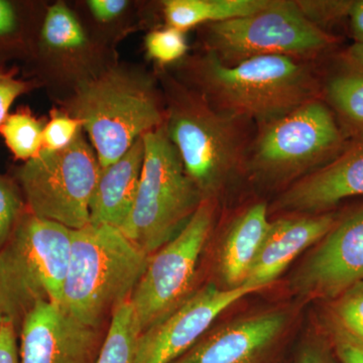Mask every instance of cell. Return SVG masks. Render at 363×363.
<instances>
[{"label": "cell", "mask_w": 363, "mask_h": 363, "mask_svg": "<svg viewBox=\"0 0 363 363\" xmlns=\"http://www.w3.org/2000/svg\"><path fill=\"white\" fill-rule=\"evenodd\" d=\"M189 72L195 90L215 109L260 126L318 99L311 69L291 57H257L227 66L207 52L192 60Z\"/></svg>", "instance_id": "obj_1"}, {"label": "cell", "mask_w": 363, "mask_h": 363, "mask_svg": "<svg viewBox=\"0 0 363 363\" xmlns=\"http://www.w3.org/2000/svg\"><path fill=\"white\" fill-rule=\"evenodd\" d=\"M150 259L116 227L89 223L72 230L60 306L82 323L108 327L117 310L130 302Z\"/></svg>", "instance_id": "obj_2"}, {"label": "cell", "mask_w": 363, "mask_h": 363, "mask_svg": "<svg viewBox=\"0 0 363 363\" xmlns=\"http://www.w3.org/2000/svg\"><path fill=\"white\" fill-rule=\"evenodd\" d=\"M167 90V133L203 198L214 199L227 182L247 169V123L217 111L195 89L172 81Z\"/></svg>", "instance_id": "obj_3"}, {"label": "cell", "mask_w": 363, "mask_h": 363, "mask_svg": "<svg viewBox=\"0 0 363 363\" xmlns=\"http://www.w3.org/2000/svg\"><path fill=\"white\" fill-rule=\"evenodd\" d=\"M69 111L87 131L101 168L118 161L138 138L166 118L152 80L123 69L81 83Z\"/></svg>", "instance_id": "obj_4"}, {"label": "cell", "mask_w": 363, "mask_h": 363, "mask_svg": "<svg viewBox=\"0 0 363 363\" xmlns=\"http://www.w3.org/2000/svg\"><path fill=\"white\" fill-rule=\"evenodd\" d=\"M72 230L26 210L0 250V309L16 333L40 303L61 305Z\"/></svg>", "instance_id": "obj_5"}, {"label": "cell", "mask_w": 363, "mask_h": 363, "mask_svg": "<svg viewBox=\"0 0 363 363\" xmlns=\"http://www.w3.org/2000/svg\"><path fill=\"white\" fill-rule=\"evenodd\" d=\"M143 138L145 161L140 186L121 231L152 257L187 225L204 198L186 173L164 124Z\"/></svg>", "instance_id": "obj_6"}, {"label": "cell", "mask_w": 363, "mask_h": 363, "mask_svg": "<svg viewBox=\"0 0 363 363\" xmlns=\"http://www.w3.org/2000/svg\"><path fill=\"white\" fill-rule=\"evenodd\" d=\"M100 171L96 152L80 133L65 149L40 150L18 169L14 180L30 213L77 230L90 223Z\"/></svg>", "instance_id": "obj_7"}, {"label": "cell", "mask_w": 363, "mask_h": 363, "mask_svg": "<svg viewBox=\"0 0 363 363\" xmlns=\"http://www.w3.org/2000/svg\"><path fill=\"white\" fill-rule=\"evenodd\" d=\"M205 42L208 52L234 66L257 57L306 58L330 47L332 38L308 21L296 1L272 0L252 16L208 26Z\"/></svg>", "instance_id": "obj_8"}, {"label": "cell", "mask_w": 363, "mask_h": 363, "mask_svg": "<svg viewBox=\"0 0 363 363\" xmlns=\"http://www.w3.org/2000/svg\"><path fill=\"white\" fill-rule=\"evenodd\" d=\"M342 145L330 109L312 100L260 126L250 145L247 169L264 180H292L335 156Z\"/></svg>", "instance_id": "obj_9"}, {"label": "cell", "mask_w": 363, "mask_h": 363, "mask_svg": "<svg viewBox=\"0 0 363 363\" xmlns=\"http://www.w3.org/2000/svg\"><path fill=\"white\" fill-rule=\"evenodd\" d=\"M215 210L214 199L203 200L181 233L150 257L130 298L142 333L195 293L198 264L211 234Z\"/></svg>", "instance_id": "obj_10"}, {"label": "cell", "mask_w": 363, "mask_h": 363, "mask_svg": "<svg viewBox=\"0 0 363 363\" xmlns=\"http://www.w3.org/2000/svg\"><path fill=\"white\" fill-rule=\"evenodd\" d=\"M295 311L277 307L210 329L173 363H281Z\"/></svg>", "instance_id": "obj_11"}, {"label": "cell", "mask_w": 363, "mask_h": 363, "mask_svg": "<svg viewBox=\"0 0 363 363\" xmlns=\"http://www.w3.org/2000/svg\"><path fill=\"white\" fill-rule=\"evenodd\" d=\"M259 292L248 286L208 284L159 323L140 333L133 363H173L207 333L222 313L240 298Z\"/></svg>", "instance_id": "obj_12"}, {"label": "cell", "mask_w": 363, "mask_h": 363, "mask_svg": "<svg viewBox=\"0 0 363 363\" xmlns=\"http://www.w3.org/2000/svg\"><path fill=\"white\" fill-rule=\"evenodd\" d=\"M108 327H91L60 305L40 303L18 332L20 362L97 363Z\"/></svg>", "instance_id": "obj_13"}, {"label": "cell", "mask_w": 363, "mask_h": 363, "mask_svg": "<svg viewBox=\"0 0 363 363\" xmlns=\"http://www.w3.org/2000/svg\"><path fill=\"white\" fill-rule=\"evenodd\" d=\"M363 281V209L336 223L298 269L293 286L306 298L334 300Z\"/></svg>", "instance_id": "obj_14"}, {"label": "cell", "mask_w": 363, "mask_h": 363, "mask_svg": "<svg viewBox=\"0 0 363 363\" xmlns=\"http://www.w3.org/2000/svg\"><path fill=\"white\" fill-rule=\"evenodd\" d=\"M363 195V143L353 145L336 159L301 178L277 200V210L315 213L339 202Z\"/></svg>", "instance_id": "obj_15"}, {"label": "cell", "mask_w": 363, "mask_h": 363, "mask_svg": "<svg viewBox=\"0 0 363 363\" xmlns=\"http://www.w3.org/2000/svg\"><path fill=\"white\" fill-rule=\"evenodd\" d=\"M335 224V219L331 215L279 218L272 221L243 286L264 290L274 283L301 253L323 240Z\"/></svg>", "instance_id": "obj_16"}, {"label": "cell", "mask_w": 363, "mask_h": 363, "mask_svg": "<svg viewBox=\"0 0 363 363\" xmlns=\"http://www.w3.org/2000/svg\"><path fill=\"white\" fill-rule=\"evenodd\" d=\"M145 161V143L138 138L118 161L101 168L90 202V223L123 228L135 205Z\"/></svg>", "instance_id": "obj_17"}, {"label": "cell", "mask_w": 363, "mask_h": 363, "mask_svg": "<svg viewBox=\"0 0 363 363\" xmlns=\"http://www.w3.org/2000/svg\"><path fill=\"white\" fill-rule=\"evenodd\" d=\"M271 221L266 204L248 208L233 222L219 255V272L226 288L243 286L257 259Z\"/></svg>", "instance_id": "obj_18"}, {"label": "cell", "mask_w": 363, "mask_h": 363, "mask_svg": "<svg viewBox=\"0 0 363 363\" xmlns=\"http://www.w3.org/2000/svg\"><path fill=\"white\" fill-rule=\"evenodd\" d=\"M272 0H167L164 13L172 28L185 32L201 23H218L262 11Z\"/></svg>", "instance_id": "obj_19"}, {"label": "cell", "mask_w": 363, "mask_h": 363, "mask_svg": "<svg viewBox=\"0 0 363 363\" xmlns=\"http://www.w3.org/2000/svg\"><path fill=\"white\" fill-rule=\"evenodd\" d=\"M328 325L335 345H346L363 354V281L334 298Z\"/></svg>", "instance_id": "obj_20"}, {"label": "cell", "mask_w": 363, "mask_h": 363, "mask_svg": "<svg viewBox=\"0 0 363 363\" xmlns=\"http://www.w3.org/2000/svg\"><path fill=\"white\" fill-rule=\"evenodd\" d=\"M140 333L130 301L121 306L112 317L97 363H133Z\"/></svg>", "instance_id": "obj_21"}, {"label": "cell", "mask_w": 363, "mask_h": 363, "mask_svg": "<svg viewBox=\"0 0 363 363\" xmlns=\"http://www.w3.org/2000/svg\"><path fill=\"white\" fill-rule=\"evenodd\" d=\"M327 96L343 123L363 136V71L354 68L332 78Z\"/></svg>", "instance_id": "obj_22"}, {"label": "cell", "mask_w": 363, "mask_h": 363, "mask_svg": "<svg viewBox=\"0 0 363 363\" xmlns=\"http://www.w3.org/2000/svg\"><path fill=\"white\" fill-rule=\"evenodd\" d=\"M45 125L28 111H20L6 117L0 126L9 149L16 159L28 161L43 150Z\"/></svg>", "instance_id": "obj_23"}, {"label": "cell", "mask_w": 363, "mask_h": 363, "mask_svg": "<svg viewBox=\"0 0 363 363\" xmlns=\"http://www.w3.org/2000/svg\"><path fill=\"white\" fill-rule=\"evenodd\" d=\"M42 38L50 48L57 50L79 49L86 43L82 26L70 9L61 4L48 9Z\"/></svg>", "instance_id": "obj_24"}, {"label": "cell", "mask_w": 363, "mask_h": 363, "mask_svg": "<svg viewBox=\"0 0 363 363\" xmlns=\"http://www.w3.org/2000/svg\"><path fill=\"white\" fill-rule=\"evenodd\" d=\"M26 210L18 184L11 177L0 174V250L13 235Z\"/></svg>", "instance_id": "obj_25"}, {"label": "cell", "mask_w": 363, "mask_h": 363, "mask_svg": "<svg viewBox=\"0 0 363 363\" xmlns=\"http://www.w3.org/2000/svg\"><path fill=\"white\" fill-rule=\"evenodd\" d=\"M145 49L150 58L162 64L172 63L188 51L185 32L169 26L154 30L145 38Z\"/></svg>", "instance_id": "obj_26"}, {"label": "cell", "mask_w": 363, "mask_h": 363, "mask_svg": "<svg viewBox=\"0 0 363 363\" xmlns=\"http://www.w3.org/2000/svg\"><path fill=\"white\" fill-rule=\"evenodd\" d=\"M82 123L75 117L52 114L45 124L43 133V149L58 150L65 149L81 133Z\"/></svg>", "instance_id": "obj_27"}, {"label": "cell", "mask_w": 363, "mask_h": 363, "mask_svg": "<svg viewBox=\"0 0 363 363\" xmlns=\"http://www.w3.org/2000/svg\"><path fill=\"white\" fill-rule=\"evenodd\" d=\"M294 363H340L330 341L317 332H308L296 348Z\"/></svg>", "instance_id": "obj_28"}, {"label": "cell", "mask_w": 363, "mask_h": 363, "mask_svg": "<svg viewBox=\"0 0 363 363\" xmlns=\"http://www.w3.org/2000/svg\"><path fill=\"white\" fill-rule=\"evenodd\" d=\"M308 21L318 28L337 21L350 13L352 1L341 0H300L296 1Z\"/></svg>", "instance_id": "obj_29"}, {"label": "cell", "mask_w": 363, "mask_h": 363, "mask_svg": "<svg viewBox=\"0 0 363 363\" xmlns=\"http://www.w3.org/2000/svg\"><path fill=\"white\" fill-rule=\"evenodd\" d=\"M30 83L14 77L9 73L0 69V126L9 116V111L13 102L21 95L30 89Z\"/></svg>", "instance_id": "obj_30"}, {"label": "cell", "mask_w": 363, "mask_h": 363, "mask_svg": "<svg viewBox=\"0 0 363 363\" xmlns=\"http://www.w3.org/2000/svg\"><path fill=\"white\" fill-rule=\"evenodd\" d=\"M0 363H21L18 335L6 320L0 330Z\"/></svg>", "instance_id": "obj_31"}, {"label": "cell", "mask_w": 363, "mask_h": 363, "mask_svg": "<svg viewBox=\"0 0 363 363\" xmlns=\"http://www.w3.org/2000/svg\"><path fill=\"white\" fill-rule=\"evenodd\" d=\"M87 4L96 20L106 23L123 13L128 2L125 0H90Z\"/></svg>", "instance_id": "obj_32"}, {"label": "cell", "mask_w": 363, "mask_h": 363, "mask_svg": "<svg viewBox=\"0 0 363 363\" xmlns=\"http://www.w3.org/2000/svg\"><path fill=\"white\" fill-rule=\"evenodd\" d=\"M18 18L13 4L0 0V38L11 35L16 30Z\"/></svg>", "instance_id": "obj_33"}, {"label": "cell", "mask_w": 363, "mask_h": 363, "mask_svg": "<svg viewBox=\"0 0 363 363\" xmlns=\"http://www.w3.org/2000/svg\"><path fill=\"white\" fill-rule=\"evenodd\" d=\"M348 16L355 43H363V0L352 1Z\"/></svg>", "instance_id": "obj_34"}, {"label": "cell", "mask_w": 363, "mask_h": 363, "mask_svg": "<svg viewBox=\"0 0 363 363\" xmlns=\"http://www.w3.org/2000/svg\"><path fill=\"white\" fill-rule=\"evenodd\" d=\"M340 363H363V354L350 346L335 345Z\"/></svg>", "instance_id": "obj_35"}, {"label": "cell", "mask_w": 363, "mask_h": 363, "mask_svg": "<svg viewBox=\"0 0 363 363\" xmlns=\"http://www.w3.org/2000/svg\"><path fill=\"white\" fill-rule=\"evenodd\" d=\"M348 58L355 69L363 71V43H354L348 51Z\"/></svg>", "instance_id": "obj_36"}, {"label": "cell", "mask_w": 363, "mask_h": 363, "mask_svg": "<svg viewBox=\"0 0 363 363\" xmlns=\"http://www.w3.org/2000/svg\"><path fill=\"white\" fill-rule=\"evenodd\" d=\"M4 322H6V318H4V314H2L1 309H0V330H1L2 325H4Z\"/></svg>", "instance_id": "obj_37"}]
</instances>
